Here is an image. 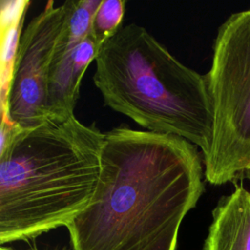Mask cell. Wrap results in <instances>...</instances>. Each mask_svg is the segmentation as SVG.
Masks as SVG:
<instances>
[{
	"label": "cell",
	"mask_w": 250,
	"mask_h": 250,
	"mask_svg": "<svg viewBox=\"0 0 250 250\" xmlns=\"http://www.w3.org/2000/svg\"><path fill=\"white\" fill-rule=\"evenodd\" d=\"M203 174L197 146L179 136L110 130L93 196L66 227L73 250H176Z\"/></svg>",
	"instance_id": "6da1fadb"
},
{
	"label": "cell",
	"mask_w": 250,
	"mask_h": 250,
	"mask_svg": "<svg viewBox=\"0 0 250 250\" xmlns=\"http://www.w3.org/2000/svg\"><path fill=\"white\" fill-rule=\"evenodd\" d=\"M105 134L74 114L20 128L1 122L0 243L67 227L88 205Z\"/></svg>",
	"instance_id": "7a4b0ae2"
},
{
	"label": "cell",
	"mask_w": 250,
	"mask_h": 250,
	"mask_svg": "<svg viewBox=\"0 0 250 250\" xmlns=\"http://www.w3.org/2000/svg\"><path fill=\"white\" fill-rule=\"evenodd\" d=\"M95 62L93 81L105 105L147 131L179 136L207 155L213 110L205 75L182 63L136 23L106 40Z\"/></svg>",
	"instance_id": "3957f363"
},
{
	"label": "cell",
	"mask_w": 250,
	"mask_h": 250,
	"mask_svg": "<svg viewBox=\"0 0 250 250\" xmlns=\"http://www.w3.org/2000/svg\"><path fill=\"white\" fill-rule=\"evenodd\" d=\"M213 110V136L203 157L204 177L220 186L250 172V10L219 27L205 74Z\"/></svg>",
	"instance_id": "277c9868"
},
{
	"label": "cell",
	"mask_w": 250,
	"mask_h": 250,
	"mask_svg": "<svg viewBox=\"0 0 250 250\" xmlns=\"http://www.w3.org/2000/svg\"><path fill=\"white\" fill-rule=\"evenodd\" d=\"M69 11V1L48 2L21 33L11 77L2 97V121L30 128L49 119L47 91L51 60Z\"/></svg>",
	"instance_id": "5b68a950"
},
{
	"label": "cell",
	"mask_w": 250,
	"mask_h": 250,
	"mask_svg": "<svg viewBox=\"0 0 250 250\" xmlns=\"http://www.w3.org/2000/svg\"><path fill=\"white\" fill-rule=\"evenodd\" d=\"M102 0H69V11L54 47L49 70L47 110L49 118L73 114L79 96L72 79L74 56L79 43L91 32L93 17Z\"/></svg>",
	"instance_id": "8992f818"
},
{
	"label": "cell",
	"mask_w": 250,
	"mask_h": 250,
	"mask_svg": "<svg viewBox=\"0 0 250 250\" xmlns=\"http://www.w3.org/2000/svg\"><path fill=\"white\" fill-rule=\"evenodd\" d=\"M203 250H250V192L242 186L213 209Z\"/></svg>",
	"instance_id": "52a82bcc"
},
{
	"label": "cell",
	"mask_w": 250,
	"mask_h": 250,
	"mask_svg": "<svg viewBox=\"0 0 250 250\" xmlns=\"http://www.w3.org/2000/svg\"><path fill=\"white\" fill-rule=\"evenodd\" d=\"M125 2L122 0H102L92 21L91 33L102 46L121 27Z\"/></svg>",
	"instance_id": "ba28073f"
},
{
	"label": "cell",
	"mask_w": 250,
	"mask_h": 250,
	"mask_svg": "<svg viewBox=\"0 0 250 250\" xmlns=\"http://www.w3.org/2000/svg\"><path fill=\"white\" fill-rule=\"evenodd\" d=\"M0 250H14V249H11V248H8V247H5V246H1Z\"/></svg>",
	"instance_id": "9c48e42d"
},
{
	"label": "cell",
	"mask_w": 250,
	"mask_h": 250,
	"mask_svg": "<svg viewBox=\"0 0 250 250\" xmlns=\"http://www.w3.org/2000/svg\"><path fill=\"white\" fill-rule=\"evenodd\" d=\"M245 179H247V180H249V181H250V172L246 175V178H245Z\"/></svg>",
	"instance_id": "30bf717a"
}]
</instances>
